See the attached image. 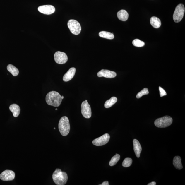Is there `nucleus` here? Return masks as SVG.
Here are the masks:
<instances>
[{
    "instance_id": "1",
    "label": "nucleus",
    "mask_w": 185,
    "mask_h": 185,
    "mask_svg": "<svg viewBox=\"0 0 185 185\" xmlns=\"http://www.w3.org/2000/svg\"><path fill=\"white\" fill-rule=\"evenodd\" d=\"M62 100L61 96L58 92L55 91L49 92L46 97V103L49 105L54 107L59 106Z\"/></svg>"
},
{
    "instance_id": "31",
    "label": "nucleus",
    "mask_w": 185,
    "mask_h": 185,
    "mask_svg": "<svg viewBox=\"0 0 185 185\" xmlns=\"http://www.w3.org/2000/svg\"><path fill=\"white\" fill-rule=\"evenodd\" d=\"M57 109H56V110H57Z\"/></svg>"
},
{
    "instance_id": "5",
    "label": "nucleus",
    "mask_w": 185,
    "mask_h": 185,
    "mask_svg": "<svg viewBox=\"0 0 185 185\" xmlns=\"http://www.w3.org/2000/svg\"><path fill=\"white\" fill-rule=\"evenodd\" d=\"M185 11L183 4L180 3L177 6L173 15V19L175 23H178L181 20L184 16Z\"/></svg>"
},
{
    "instance_id": "24",
    "label": "nucleus",
    "mask_w": 185,
    "mask_h": 185,
    "mask_svg": "<svg viewBox=\"0 0 185 185\" xmlns=\"http://www.w3.org/2000/svg\"><path fill=\"white\" fill-rule=\"evenodd\" d=\"M132 44L134 46L138 47H143L145 45L144 42L138 39L134 40L132 42Z\"/></svg>"
},
{
    "instance_id": "3",
    "label": "nucleus",
    "mask_w": 185,
    "mask_h": 185,
    "mask_svg": "<svg viewBox=\"0 0 185 185\" xmlns=\"http://www.w3.org/2000/svg\"><path fill=\"white\" fill-rule=\"evenodd\" d=\"M58 128L62 136H66L69 134L70 126L69 120L67 117L63 116L60 119L58 124Z\"/></svg>"
},
{
    "instance_id": "9",
    "label": "nucleus",
    "mask_w": 185,
    "mask_h": 185,
    "mask_svg": "<svg viewBox=\"0 0 185 185\" xmlns=\"http://www.w3.org/2000/svg\"><path fill=\"white\" fill-rule=\"evenodd\" d=\"M54 59L56 63L59 64H65L68 61V58L66 54L63 52L58 51L54 55Z\"/></svg>"
},
{
    "instance_id": "18",
    "label": "nucleus",
    "mask_w": 185,
    "mask_h": 185,
    "mask_svg": "<svg viewBox=\"0 0 185 185\" xmlns=\"http://www.w3.org/2000/svg\"><path fill=\"white\" fill-rule=\"evenodd\" d=\"M150 23L153 27L156 29L159 28L161 25V22L160 20L155 17H153L151 18Z\"/></svg>"
},
{
    "instance_id": "19",
    "label": "nucleus",
    "mask_w": 185,
    "mask_h": 185,
    "mask_svg": "<svg viewBox=\"0 0 185 185\" xmlns=\"http://www.w3.org/2000/svg\"><path fill=\"white\" fill-rule=\"evenodd\" d=\"M99 35L100 37L109 40L113 39L114 38L113 33L105 31L100 32L99 33Z\"/></svg>"
},
{
    "instance_id": "28",
    "label": "nucleus",
    "mask_w": 185,
    "mask_h": 185,
    "mask_svg": "<svg viewBox=\"0 0 185 185\" xmlns=\"http://www.w3.org/2000/svg\"><path fill=\"white\" fill-rule=\"evenodd\" d=\"M156 184L155 182H152L148 184V185H155Z\"/></svg>"
},
{
    "instance_id": "16",
    "label": "nucleus",
    "mask_w": 185,
    "mask_h": 185,
    "mask_svg": "<svg viewBox=\"0 0 185 185\" xmlns=\"http://www.w3.org/2000/svg\"><path fill=\"white\" fill-rule=\"evenodd\" d=\"M118 18L120 20L125 21L128 20L129 17V14L125 10H121L119 11L117 13Z\"/></svg>"
},
{
    "instance_id": "14",
    "label": "nucleus",
    "mask_w": 185,
    "mask_h": 185,
    "mask_svg": "<svg viewBox=\"0 0 185 185\" xmlns=\"http://www.w3.org/2000/svg\"><path fill=\"white\" fill-rule=\"evenodd\" d=\"M134 150L138 158L140 157V153L142 151V148L141 145L138 140L134 139L133 140Z\"/></svg>"
},
{
    "instance_id": "21",
    "label": "nucleus",
    "mask_w": 185,
    "mask_h": 185,
    "mask_svg": "<svg viewBox=\"0 0 185 185\" xmlns=\"http://www.w3.org/2000/svg\"><path fill=\"white\" fill-rule=\"evenodd\" d=\"M117 101V98L115 97H112L109 100H106L104 106L106 108H109L114 105Z\"/></svg>"
},
{
    "instance_id": "8",
    "label": "nucleus",
    "mask_w": 185,
    "mask_h": 185,
    "mask_svg": "<svg viewBox=\"0 0 185 185\" xmlns=\"http://www.w3.org/2000/svg\"><path fill=\"white\" fill-rule=\"evenodd\" d=\"M110 138L109 135L106 133L94 140L92 142V144L96 146H103L108 143L109 141Z\"/></svg>"
},
{
    "instance_id": "13",
    "label": "nucleus",
    "mask_w": 185,
    "mask_h": 185,
    "mask_svg": "<svg viewBox=\"0 0 185 185\" xmlns=\"http://www.w3.org/2000/svg\"><path fill=\"white\" fill-rule=\"evenodd\" d=\"M76 69L75 68L72 67L69 69L65 73L63 77V80L64 82H68L72 79L75 75Z\"/></svg>"
},
{
    "instance_id": "30",
    "label": "nucleus",
    "mask_w": 185,
    "mask_h": 185,
    "mask_svg": "<svg viewBox=\"0 0 185 185\" xmlns=\"http://www.w3.org/2000/svg\"><path fill=\"white\" fill-rule=\"evenodd\" d=\"M54 129H55V128H54Z\"/></svg>"
},
{
    "instance_id": "15",
    "label": "nucleus",
    "mask_w": 185,
    "mask_h": 185,
    "mask_svg": "<svg viewBox=\"0 0 185 185\" xmlns=\"http://www.w3.org/2000/svg\"><path fill=\"white\" fill-rule=\"evenodd\" d=\"M10 111L13 112V116L15 117H17L18 116L20 112V108L19 105L16 104L11 105L9 106Z\"/></svg>"
},
{
    "instance_id": "10",
    "label": "nucleus",
    "mask_w": 185,
    "mask_h": 185,
    "mask_svg": "<svg viewBox=\"0 0 185 185\" xmlns=\"http://www.w3.org/2000/svg\"><path fill=\"white\" fill-rule=\"evenodd\" d=\"M15 177V172L11 170H5L0 174V179L3 181H12Z\"/></svg>"
},
{
    "instance_id": "23",
    "label": "nucleus",
    "mask_w": 185,
    "mask_h": 185,
    "mask_svg": "<svg viewBox=\"0 0 185 185\" xmlns=\"http://www.w3.org/2000/svg\"><path fill=\"white\" fill-rule=\"evenodd\" d=\"M132 160L131 158H126L123 162L122 165L124 167H128L132 165Z\"/></svg>"
},
{
    "instance_id": "25",
    "label": "nucleus",
    "mask_w": 185,
    "mask_h": 185,
    "mask_svg": "<svg viewBox=\"0 0 185 185\" xmlns=\"http://www.w3.org/2000/svg\"><path fill=\"white\" fill-rule=\"evenodd\" d=\"M149 94L148 90V88H144L141 91L137 94L136 97L137 98H141L143 96L148 95Z\"/></svg>"
},
{
    "instance_id": "22",
    "label": "nucleus",
    "mask_w": 185,
    "mask_h": 185,
    "mask_svg": "<svg viewBox=\"0 0 185 185\" xmlns=\"http://www.w3.org/2000/svg\"><path fill=\"white\" fill-rule=\"evenodd\" d=\"M120 158V156L119 155L116 154L112 158L109 163V165L111 166L115 165L119 160Z\"/></svg>"
},
{
    "instance_id": "27",
    "label": "nucleus",
    "mask_w": 185,
    "mask_h": 185,
    "mask_svg": "<svg viewBox=\"0 0 185 185\" xmlns=\"http://www.w3.org/2000/svg\"><path fill=\"white\" fill-rule=\"evenodd\" d=\"M109 182L108 181H105L103 183H102V184L100 185H109Z\"/></svg>"
},
{
    "instance_id": "26",
    "label": "nucleus",
    "mask_w": 185,
    "mask_h": 185,
    "mask_svg": "<svg viewBox=\"0 0 185 185\" xmlns=\"http://www.w3.org/2000/svg\"><path fill=\"white\" fill-rule=\"evenodd\" d=\"M159 89L160 95L161 97H162L163 96L167 95L166 92L165 91L163 88L160 87V86H159Z\"/></svg>"
},
{
    "instance_id": "11",
    "label": "nucleus",
    "mask_w": 185,
    "mask_h": 185,
    "mask_svg": "<svg viewBox=\"0 0 185 185\" xmlns=\"http://www.w3.org/2000/svg\"><path fill=\"white\" fill-rule=\"evenodd\" d=\"M38 9L40 13L47 15H51L55 11V8L51 5L40 6L38 8Z\"/></svg>"
},
{
    "instance_id": "6",
    "label": "nucleus",
    "mask_w": 185,
    "mask_h": 185,
    "mask_svg": "<svg viewBox=\"0 0 185 185\" xmlns=\"http://www.w3.org/2000/svg\"><path fill=\"white\" fill-rule=\"evenodd\" d=\"M68 26L70 32L74 35H78L81 32V25L79 22L75 20H69L68 23Z\"/></svg>"
},
{
    "instance_id": "12",
    "label": "nucleus",
    "mask_w": 185,
    "mask_h": 185,
    "mask_svg": "<svg viewBox=\"0 0 185 185\" xmlns=\"http://www.w3.org/2000/svg\"><path fill=\"white\" fill-rule=\"evenodd\" d=\"M98 77H104L107 78H115L117 76L115 72L110 70L102 69L98 72L97 74Z\"/></svg>"
},
{
    "instance_id": "29",
    "label": "nucleus",
    "mask_w": 185,
    "mask_h": 185,
    "mask_svg": "<svg viewBox=\"0 0 185 185\" xmlns=\"http://www.w3.org/2000/svg\"><path fill=\"white\" fill-rule=\"evenodd\" d=\"M61 97H62V99H63L64 98V96H61Z\"/></svg>"
},
{
    "instance_id": "20",
    "label": "nucleus",
    "mask_w": 185,
    "mask_h": 185,
    "mask_svg": "<svg viewBox=\"0 0 185 185\" xmlns=\"http://www.w3.org/2000/svg\"><path fill=\"white\" fill-rule=\"evenodd\" d=\"M7 69L9 72L13 76H17L19 74L18 69L13 65L9 64L7 67Z\"/></svg>"
},
{
    "instance_id": "7",
    "label": "nucleus",
    "mask_w": 185,
    "mask_h": 185,
    "mask_svg": "<svg viewBox=\"0 0 185 185\" xmlns=\"http://www.w3.org/2000/svg\"><path fill=\"white\" fill-rule=\"evenodd\" d=\"M81 113L82 115L86 118H90L92 116L91 107L87 100H85L81 104Z\"/></svg>"
},
{
    "instance_id": "2",
    "label": "nucleus",
    "mask_w": 185,
    "mask_h": 185,
    "mask_svg": "<svg viewBox=\"0 0 185 185\" xmlns=\"http://www.w3.org/2000/svg\"><path fill=\"white\" fill-rule=\"evenodd\" d=\"M54 182L57 185H64L67 183L68 180L67 174L65 172H62L60 169H56L52 176Z\"/></svg>"
},
{
    "instance_id": "4",
    "label": "nucleus",
    "mask_w": 185,
    "mask_h": 185,
    "mask_svg": "<svg viewBox=\"0 0 185 185\" xmlns=\"http://www.w3.org/2000/svg\"><path fill=\"white\" fill-rule=\"evenodd\" d=\"M172 121V119L171 117L166 116L157 119L155 121L154 124L157 127L164 128L171 125Z\"/></svg>"
},
{
    "instance_id": "17",
    "label": "nucleus",
    "mask_w": 185,
    "mask_h": 185,
    "mask_svg": "<svg viewBox=\"0 0 185 185\" xmlns=\"http://www.w3.org/2000/svg\"><path fill=\"white\" fill-rule=\"evenodd\" d=\"M173 163L176 169L181 170L183 168L181 163V158L179 156H176L174 158Z\"/></svg>"
}]
</instances>
